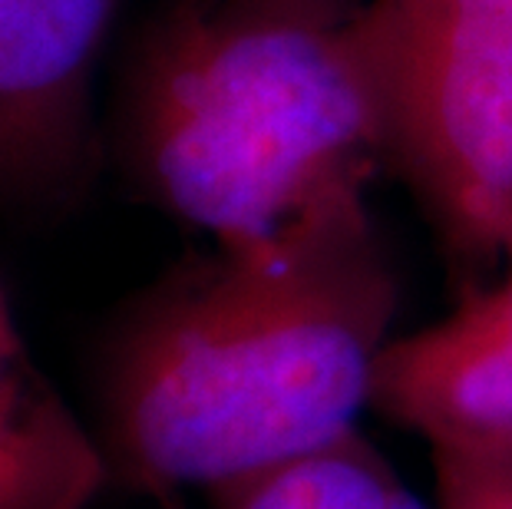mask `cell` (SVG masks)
<instances>
[{"mask_svg": "<svg viewBox=\"0 0 512 509\" xmlns=\"http://www.w3.org/2000/svg\"><path fill=\"white\" fill-rule=\"evenodd\" d=\"M146 192L215 245L367 192L390 162L361 0H189L146 43L129 100Z\"/></svg>", "mask_w": 512, "mask_h": 509, "instance_id": "7a4b0ae2", "label": "cell"}, {"mask_svg": "<svg viewBox=\"0 0 512 509\" xmlns=\"http://www.w3.org/2000/svg\"><path fill=\"white\" fill-rule=\"evenodd\" d=\"M397 308L367 192L189 258L103 348L96 437L113 483L209 496L361 427Z\"/></svg>", "mask_w": 512, "mask_h": 509, "instance_id": "6da1fadb", "label": "cell"}, {"mask_svg": "<svg viewBox=\"0 0 512 509\" xmlns=\"http://www.w3.org/2000/svg\"><path fill=\"white\" fill-rule=\"evenodd\" d=\"M123 0H0V196H30L83 156L90 83Z\"/></svg>", "mask_w": 512, "mask_h": 509, "instance_id": "5b68a950", "label": "cell"}, {"mask_svg": "<svg viewBox=\"0 0 512 509\" xmlns=\"http://www.w3.org/2000/svg\"><path fill=\"white\" fill-rule=\"evenodd\" d=\"M110 483L100 437L40 374L0 285V509H90Z\"/></svg>", "mask_w": 512, "mask_h": 509, "instance_id": "8992f818", "label": "cell"}, {"mask_svg": "<svg viewBox=\"0 0 512 509\" xmlns=\"http://www.w3.org/2000/svg\"><path fill=\"white\" fill-rule=\"evenodd\" d=\"M509 238H512V232H509Z\"/></svg>", "mask_w": 512, "mask_h": 509, "instance_id": "30bf717a", "label": "cell"}, {"mask_svg": "<svg viewBox=\"0 0 512 509\" xmlns=\"http://www.w3.org/2000/svg\"><path fill=\"white\" fill-rule=\"evenodd\" d=\"M503 258H506L509 272H506V278H503V285H496L493 291H496L499 305H503V311H506V318L512 321V238L506 242V252H503Z\"/></svg>", "mask_w": 512, "mask_h": 509, "instance_id": "9c48e42d", "label": "cell"}, {"mask_svg": "<svg viewBox=\"0 0 512 509\" xmlns=\"http://www.w3.org/2000/svg\"><path fill=\"white\" fill-rule=\"evenodd\" d=\"M209 509H440L423 500L361 427L219 486Z\"/></svg>", "mask_w": 512, "mask_h": 509, "instance_id": "52a82bcc", "label": "cell"}, {"mask_svg": "<svg viewBox=\"0 0 512 509\" xmlns=\"http://www.w3.org/2000/svg\"><path fill=\"white\" fill-rule=\"evenodd\" d=\"M370 407L420 437L433 460L512 467V321L496 291H476L443 321L394 334Z\"/></svg>", "mask_w": 512, "mask_h": 509, "instance_id": "277c9868", "label": "cell"}, {"mask_svg": "<svg viewBox=\"0 0 512 509\" xmlns=\"http://www.w3.org/2000/svg\"><path fill=\"white\" fill-rule=\"evenodd\" d=\"M440 509H512V467L433 460Z\"/></svg>", "mask_w": 512, "mask_h": 509, "instance_id": "ba28073f", "label": "cell"}, {"mask_svg": "<svg viewBox=\"0 0 512 509\" xmlns=\"http://www.w3.org/2000/svg\"><path fill=\"white\" fill-rule=\"evenodd\" d=\"M390 162L463 265L512 232V0H361Z\"/></svg>", "mask_w": 512, "mask_h": 509, "instance_id": "3957f363", "label": "cell"}]
</instances>
